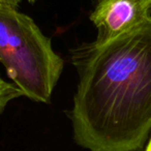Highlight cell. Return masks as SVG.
<instances>
[{
  "mask_svg": "<svg viewBox=\"0 0 151 151\" xmlns=\"http://www.w3.org/2000/svg\"><path fill=\"white\" fill-rule=\"evenodd\" d=\"M69 111L73 140L89 151H140L151 132V21L111 42L76 48Z\"/></svg>",
  "mask_w": 151,
  "mask_h": 151,
  "instance_id": "obj_1",
  "label": "cell"
},
{
  "mask_svg": "<svg viewBox=\"0 0 151 151\" xmlns=\"http://www.w3.org/2000/svg\"><path fill=\"white\" fill-rule=\"evenodd\" d=\"M0 62L24 96L49 104L63 70V60L32 18L0 2Z\"/></svg>",
  "mask_w": 151,
  "mask_h": 151,
  "instance_id": "obj_2",
  "label": "cell"
},
{
  "mask_svg": "<svg viewBox=\"0 0 151 151\" xmlns=\"http://www.w3.org/2000/svg\"><path fill=\"white\" fill-rule=\"evenodd\" d=\"M95 42H111L151 21V0H97L90 15Z\"/></svg>",
  "mask_w": 151,
  "mask_h": 151,
  "instance_id": "obj_3",
  "label": "cell"
},
{
  "mask_svg": "<svg viewBox=\"0 0 151 151\" xmlns=\"http://www.w3.org/2000/svg\"><path fill=\"white\" fill-rule=\"evenodd\" d=\"M20 96H23L21 90L15 84L6 82L0 77V114L12 101Z\"/></svg>",
  "mask_w": 151,
  "mask_h": 151,
  "instance_id": "obj_4",
  "label": "cell"
},
{
  "mask_svg": "<svg viewBox=\"0 0 151 151\" xmlns=\"http://www.w3.org/2000/svg\"><path fill=\"white\" fill-rule=\"evenodd\" d=\"M21 1H23V0H0V2L7 3V4H11V5H15V6H18Z\"/></svg>",
  "mask_w": 151,
  "mask_h": 151,
  "instance_id": "obj_5",
  "label": "cell"
},
{
  "mask_svg": "<svg viewBox=\"0 0 151 151\" xmlns=\"http://www.w3.org/2000/svg\"><path fill=\"white\" fill-rule=\"evenodd\" d=\"M146 151H151V138H150V141H149V143H148V146H147V148H146Z\"/></svg>",
  "mask_w": 151,
  "mask_h": 151,
  "instance_id": "obj_6",
  "label": "cell"
},
{
  "mask_svg": "<svg viewBox=\"0 0 151 151\" xmlns=\"http://www.w3.org/2000/svg\"><path fill=\"white\" fill-rule=\"evenodd\" d=\"M26 1H28V2H30V3H34L36 0H26Z\"/></svg>",
  "mask_w": 151,
  "mask_h": 151,
  "instance_id": "obj_7",
  "label": "cell"
}]
</instances>
